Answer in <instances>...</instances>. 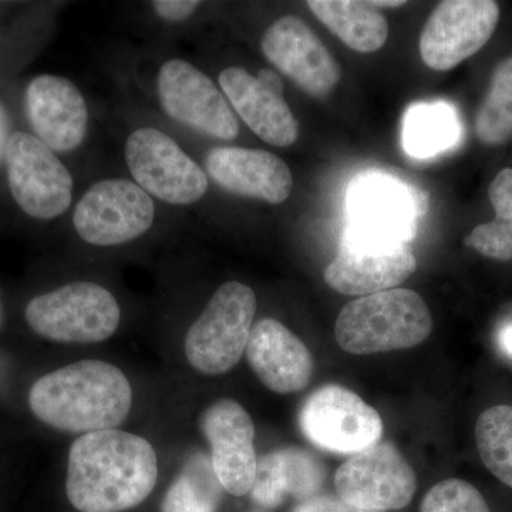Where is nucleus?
<instances>
[{
  "label": "nucleus",
  "mask_w": 512,
  "mask_h": 512,
  "mask_svg": "<svg viewBox=\"0 0 512 512\" xmlns=\"http://www.w3.org/2000/svg\"><path fill=\"white\" fill-rule=\"evenodd\" d=\"M157 478L150 441L123 430L96 431L70 447L66 494L80 512H123L144 503Z\"/></svg>",
  "instance_id": "1"
},
{
  "label": "nucleus",
  "mask_w": 512,
  "mask_h": 512,
  "mask_svg": "<svg viewBox=\"0 0 512 512\" xmlns=\"http://www.w3.org/2000/svg\"><path fill=\"white\" fill-rule=\"evenodd\" d=\"M28 400L32 413L47 426L83 436L117 429L133 406V389L119 367L80 360L36 380Z\"/></svg>",
  "instance_id": "2"
},
{
  "label": "nucleus",
  "mask_w": 512,
  "mask_h": 512,
  "mask_svg": "<svg viewBox=\"0 0 512 512\" xmlns=\"http://www.w3.org/2000/svg\"><path fill=\"white\" fill-rule=\"evenodd\" d=\"M433 319L426 302L410 289H390L349 302L336 320L340 348L375 355L414 348L429 338Z\"/></svg>",
  "instance_id": "3"
},
{
  "label": "nucleus",
  "mask_w": 512,
  "mask_h": 512,
  "mask_svg": "<svg viewBox=\"0 0 512 512\" xmlns=\"http://www.w3.org/2000/svg\"><path fill=\"white\" fill-rule=\"evenodd\" d=\"M255 313L256 295L249 286L238 281L221 285L185 336L188 363L202 375L229 372L247 349Z\"/></svg>",
  "instance_id": "4"
},
{
  "label": "nucleus",
  "mask_w": 512,
  "mask_h": 512,
  "mask_svg": "<svg viewBox=\"0 0 512 512\" xmlns=\"http://www.w3.org/2000/svg\"><path fill=\"white\" fill-rule=\"evenodd\" d=\"M26 322L37 335L56 343H100L119 329L121 309L113 293L93 282H72L36 296Z\"/></svg>",
  "instance_id": "5"
},
{
  "label": "nucleus",
  "mask_w": 512,
  "mask_h": 512,
  "mask_svg": "<svg viewBox=\"0 0 512 512\" xmlns=\"http://www.w3.org/2000/svg\"><path fill=\"white\" fill-rule=\"evenodd\" d=\"M299 424L316 447L343 456H355L380 443L383 436L380 414L339 384L315 390L303 403Z\"/></svg>",
  "instance_id": "6"
},
{
  "label": "nucleus",
  "mask_w": 512,
  "mask_h": 512,
  "mask_svg": "<svg viewBox=\"0 0 512 512\" xmlns=\"http://www.w3.org/2000/svg\"><path fill=\"white\" fill-rule=\"evenodd\" d=\"M126 161L138 187L167 204H194L207 194L204 170L157 128H140L130 134Z\"/></svg>",
  "instance_id": "7"
},
{
  "label": "nucleus",
  "mask_w": 512,
  "mask_h": 512,
  "mask_svg": "<svg viewBox=\"0 0 512 512\" xmlns=\"http://www.w3.org/2000/svg\"><path fill=\"white\" fill-rule=\"evenodd\" d=\"M340 500L357 510H403L412 503L417 477L392 443H377L349 458L335 474Z\"/></svg>",
  "instance_id": "8"
},
{
  "label": "nucleus",
  "mask_w": 512,
  "mask_h": 512,
  "mask_svg": "<svg viewBox=\"0 0 512 512\" xmlns=\"http://www.w3.org/2000/svg\"><path fill=\"white\" fill-rule=\"evenodd\" d=\"M156 207L143 188L124 178L92 185L77 204L73 225L87 244L114 247L146 234Z\"/></svg>",
  "instance_id": "9"
},
{
  "label": "nucleus",
  "mask_w": 512,
  "mask_h": 512,
  "mask_svg": "<svg viewBox=\"0 0 512 512\" xmlns=\"http://www.w3.org/2000/svg\"><path fill=\"white\" fill-rule=\"evenodd\" d=\"M5 158L10 192L26 214L53 220L69 210L73 177L52 148L28 133H13Z\"/></svg>",
  "instance_id": "10"
},
{
  "label": "nucleus",
  "mask_w": 512,
  "mask_h": 512,
  "mask_svg": "<svg viewBox=\"0 0 512 512\" xmlns=\"http://www.w3.org/2000/svg\"><path fill=\"white\" fill-rule=\"evenodd\" d=\"M500 20L493 0H446L431 13L421 32L423 62L437 72H447L480 52Z\"/></svg>",
  "instance_id": "11"
},
{
  "label": "nucleus",
  "mask_w": 512,
  "mask_h": 512,
  "mask_svg": "<svg viewBox=\"0 0 512 512\" xmlns=\"http://www.w3.org/2000/svg\"><path fill=\"white\" fill-rule=\"evenodd\" d=\"M157 93L168 117L218 140L238 137L237 117L227 97L207 74L185 60L164 63L158 73Z\"/></svg>",
  "instance_id": "12"
},
{
  "label": "nucleus",
  "mask_w": 512,
  "mask_h": 512,
  "mask_svg": "<svg viewBox=\"0 0 512 512\" xmlns=\"http://www.w3.org/2000/svg\"><path fill=\"white\" fill-rule=\"evenodd\" d=\"M352 224L346 234L367 241L407 244L416 229L417 200L410 188L389 175H360L350 185Z\"/></svg>",
  "instance_id": "13"
},
{
  "label": "nucleus",
  "mask_w": 512,
  "mask_h": 512,
  "mask_svg": "<svg viewBox=\"0 0 512 512\" xmlns=\"http://www.w3.org/2000/svg\"><path fill=\"white\" fill-rule=\"evenodd\" d=\"M417 261L407 244L367 241L346 234L339 255L325 271L333 291L367 296L390 291L416 272Z\"/></svg>",
  "instance_id": "14"
},
{
  "label": "nucleus",
  "mask_w": 512,
  "mask_h": 512,
  "mask_svg": "<svg viewBox=\"0 0 512 512\" xmlns=\"http://www.w3.org/2000/svg\"><path fill=\"white\" fill-rule=\"evenodd\" d=\"M200 426L210 444L212 467L222 488L235 497L251 493L258 457L254 421L247 410L235 400H218L201 414Z\"/></svg>",
  "instance_id": "15"
},
{
  "label": "nucleus",
  "mask_w": 512,
  "mask_h": 512,
  "mask_svg": "<svg viewBox=\"0 0 512 512\" xmlns=\"http://www.w3.org/2000/svg\"><path fill=\"white\" fill-rule=\"evenodd\" d=\"M262 52L276 69L313 97L328 96L340 80L338 62L302 19L282 16L264 37Z\"/></svg>",
  "instance_id": "16"
},
{
  "label": "nucleus",
  "mask_w": 512,
  "mask_h": 512,
  "mask_svg": "<svg viewBox=\"0 0 512 512\" xmlns=\"http://www.w3.org/2000/svg\"><path fill=\"white\" fill-rule=\"evenodd\" d=\"M26 106L36 137L53 151L66 153L83 143L89 111L70 80L50 74L35 77L26 92Z\"/></svg>",
  "instance_id": "17"
},
{
  "label": "nucleus",
  "mask_w": 512,
  "mask_h": 512,
  "mask_svg": "<svg viewBox=\"0 0 512 512\" xmlns=\"http://www.w3.org/2000/svg\"><path fill=\"white\" fill-rule=\"evenodd\" d=\"M248 365L271 392H302L311 382L315 362L311 350L284 323L265 318L252 326L247 349Z\"/></svg>",
  "instance_id": "18"
},
{
  "label": "nucleus",
  "mask_w": 512,
  "mask_h": 512,
  "mask_svg": "<svg viewBox=\"0 0 512 512\" xmlns=\"http://www.w3.org/2000/svg\"><path fill=\"white\" fill-rule=\"evenodd\" d=\"M205 167L222 190L234 195L275 205L288 200L292 192L291 170L269 151L217 147L208 154Z\"/></svg>",
  "instance_id": "19"
},
{
  "label": "nucleus",
  "mask_w": 512,
  "mask_h": 512,
  "mask_svg": "<svg viewBox=\"0 0 512 512\" xmlns=\"http://www.w3.org/2000/svg\"><path fill=\"white\" fill-rule=\"evenodd\" d=\"M220 86L238 116L265 143L288 147L298 140V121L284 96L271 92L258 77L242 67H228L220 74Z\"/></svg>",
  "instance_id": "20"
},
{
  "label": "nucleus",
  "mask_w": 512,
  "mask_h": 512,
  "mask_svg": "<svg viewBox=\"0 0 512 512\" xmlns=\"http://www.w3.org/2000/svg\"><path fill=\"white\" fill-rule=\"evenodd\" d=\"M326 480L322 461L301 448H282L258 461L252 500L276 508L286 497L305 501L318 495Z\"/></svg>",
  "instance_id": "21"
},
{
  "label": "nucleus",
  "mask_w": 512,
  "mask_h": 512,
  "mask_svg": "<svg viewBox=\"0 0 512 512\" xmlns=\"http://www.w3.org/2000/svg\"><path fill=\"white\" fill-rule=\"evenodd\" d=\"M308 8L333 35L355 52H377L389 36V23L369 2L309 0Z\"/></svg>",
  "instance_id": "22"
},
{
  "label": "nucleus",
  "mask_w": 512,
  "mask_h": 512,
  "mask_svg": "<svg viewBox=\"0 0 512 512\" xmlns=\"http://www.w3.org/2000/svg\"><path fill=\"white\" fill-rule=\"evenodd\" d=\"M222 488L211 457L194 454L165 494L163 512H215L220 507Z\"/></svg>",
  "instance_id": "23"
},
{
  "label": "nucleus",
  "mask_w": 512,
  "mask_h": 512,
  "mask_svg": "<svg viewBox=\"0 0 512 512\" xmlns=\"http://www.w3.org/2000/svg\"><path fill=\"white\" fill-rule=\"evenodd\" d=\"M488 197L494 207L493 221L477 225L466 238V245L495 261L512 259V170L504 168L494 178Z\"/></svg>",
  "instance_id": "24"
},
{
  "label": "nucleus",
  "mask_w": 512,
  "mask_h": 512,
  "mask_svg": "<svg viewBox=\"0 0 512 512\" xmlns=\"http://www.w3.org/2000/svg\"><path fill=\"white\" fill-rule=\"evenodd\" d=\"M457 137L456 113L444 104L413 107L404 119L403 144L412 156H433L450 147Z\"/></svg>",
  "instance_id": "25"
},
{
  "label": "nucleus",
  "mask_w": 512,
  "mask_h": 512,
  "mask_svg": "<svg viewBox=\"0 0 512 512\" xmlns=\"http://www.w3.org/2000/svg\"><path fill=\"white\" fill-rule=\"evenodd\" d=\"M477 137L487 146L512 138V56L497 64L476 114Z\"/></svg>",
  "instance_id": "26"
},
{
  "label": "nucleus",
  "mask_w": 512,
  "mask_h": 512,
  "mask_svg": "<svg viewBox=\"0 0 512 512\" xmlns=\"http://www.w3.org/2000/svg\"><path fill=\"white\" fill-rule=\"evenodd\" d=\"M476 443L487 470L512 488V406H494L481 413Z\"/></svg>",
  "instance_id": "27"
},
{
  "label": "nucleus",
  "mask_w": 512,
  "mask_h": 512,
  "mask_svg": "<svg viewBox=\"0 0 512 512\" xmlns=\"http://www.w3.org/2000/svg\"><path fill=\"white\" fill-rule=\"evenodd\" d=\"M420 512H491L483 494L458 478L431 487L421 501Z\"/></svg>",
  "instance_id": "28"
},
{
  "label": "nucleus",
  "mask_w": 512,
  "mask_h": 512,
  "mask_svg": "<svg viewBox=\"0 0 512 512\" xmlns=\"http://www.w3.org/2000/svg\"><path fill=\"white\" fill-rule=\"evenodd\" d=\"M200 6V2L192 0H156L153 2L154 12L167 22H181L190 18Z\"/></svg>",
  "instance_id": "29"
},
{
  "label": "nucleus",
  "mask_w": 512,
  "mask_h": 512,
  "mask_svg": "<svg viewBox=\"0 0 512 512\" xmlns=\"http://www.w3.org/2000/svg\"><path fill=\"white\" fill-rule=\"evenodd\" d=\"M292 512H370L357 510L352 505L346 504L345 501L340 500L339 497H332V495H315L309 500L302 501L301 504L296 505Z\"/></svg>",
  "instance_id": "30"
},
{
  "label": "nucleus",
  "mask_w": 512,
  "mask_h": 512,
  "mask_svg": "<svg viewBox=\"0 0 512 512\" xmlns=\"http://www.w3.org/2000/svg\"><path fill=\"white\" fill-rule=\"evenodd\" d=\"M258 80L265 87H268L271 92L279 94V96H284V82H282L279 74L272 72V70L264 69L258 73Z\"/></svg>",
  "instance_id": "31"
},
{
  "label": "nucleus",
  "mask_w": 512,
  "mask_h": 512,
  "mask_svg": "<svg viewBox=\"0 0 512 512\" xmlns=\"http://www.w3.org/2000/svg\"><path fill=\"white\" fill-rule=\"evenodd\" d=\"M10 124L9 117L5 109L0 106V160L6 156V148L10 140L9 136Z\"/></svg>",
  "instance_id": "32"
},
{
  "label": "nucleus",
  "mask_w": 512,
  "mask_h": 512,
  "mask_svg": "<svg viewBox=\"0 0 512 512\" xmlns=\"http://www.w3.org/2000/svg\"><path fill=\"white\" fill-rule=\"evenodd\" d=\"M500 345L508 356L512 357V325L507 326L500 333Z\"/></svg>",
  "instance_id": "33"
},
{
  "label": "nucleus",
  "mask_w": 512,
  "mask_h": 512,
  "mask_svg": "<svg viewBox=\"0 0 512 512\" xmlns=\"http://www.w3.org/2000/svg\"><path fill=\"white\" fill-rule=\"evenodd\" d=\"M370 5L373 6V8H399V6L406 5V2H399V0H384V2H380V0H377V2H369Z\"/></svg>",
  "instance_id": "34"
},
{
  "label": "nucleus",
  "mask_w": 512,
  "mask_h": 512,
  "mask_svg": "<svg viewBox=\"0 0 512 512\" xmlns=\"http://www.w3.org/2000/svg\"><path fill=\"white\" fill-rule=\"evenodd\" d=\"M259 512V511H258Z\"/></svg>",
  "instance_id": "35"
}]
</instances>
